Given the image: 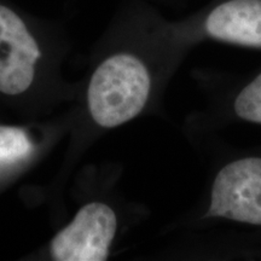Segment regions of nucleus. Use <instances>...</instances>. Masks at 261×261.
<instances>
[{"label": "nucleus", "instance_id": "f257e3e1", "mask_svg": "<svg viewBox=\"0 0 261 261\" xmlns=\"http://www.w3.org/2000/svg\"><path fill=\"white\" fill-rule=\"evenodd\" d=\"M154 90V75L139 56L119 52L106 58L91 76L87 106L97 126L116 128L144 112Z\"/></svg>", "mask_w": 261, "mask_h": 261}, {"label": "nucleus", "instance_id": "f03ea898", "mask_svg": "<svg viewBox=\"0 0 261 261\" xmlns=\"http://www.w3.org/2000/svg\"><path fill=\"white\" fill-rule=\"evenodd\" d=\"M117 231V217L110 205L91 202L51 242L57 261H103L109 256Z\"/></svg>", "mask_w": 261, "mask_h": 261}, {"label": "nucleus", "instance_id": "7ed1b4c3", "mask_svg": "<svg viewBox=\"0 0 261 261\" xmlns=\"http://www.w3.org/2000/svg\"><path fill=\"white\" fill-rule=\"evenodd\" d=\"M41 57L38 42L11 9L0 5V92L23 93L34 80Z\"/></svg>", "mask_w": 261, "mask_h": 261}, {"label": "nucleus", "instance_id": "20e7f679", "mask_svg": "<svg viewBox=\"0 0 261 261\" xmlns=\"http://www.w3.org/2000/svg\"><path fill=\"white\" fill-rule=\"evenodd\" d=\"M201 35L261 50V0H226L204 16Z\"/></svg>", "mask_w": 261, "mask_h": 261}, {"label": "nucleus", "instance_id": "39448f33", "mask_svg": "<svg viewBox=\"0 0 261 261\" xmlns=\"http://www.w3.org/2000/svg\"><path fill=\"white\" fill-rule=\"evenodd\" d=\"M34 149V143L23 128L0 126V173L24 162Z\"/></svg>", "mask_w": 261, "mask_h": 261}]
</instances>
